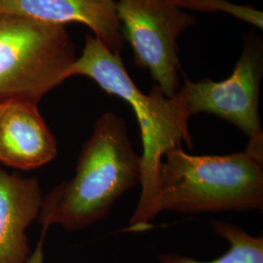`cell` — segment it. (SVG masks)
I'll list each match as a JSON object with an SVG mask.
<instances>
[{"instance_id": "6da1fadb", "label": "cell", "mask_w": 263, "mask_h": 263, "mask_svg": "<svg viewBox=\"0 0 263 263\" xmlns=\"http://www.w3.org/2000/svg\"><path fill=\"white\" fill-rule=\"evenodd\" d=\"M86 76L107 94L129 104L141 130V197L130 218L128 232H141L153 227V204L156 197L160 169L167 152L182 147L192 148L189 131L190 114L183 97L178 91L168 97L157 85L149 94L141 92L123 65L120 53L106 47L96 36H86L81 56L67 68L65 78Z\"/></svg>"}, {"instance_id": "7a4b0ae2", "label": "cell", "mask_w": 263, "mask_h": 263, "mask_svg": "<svg viewBox=\"0 0 263 263\" xmlns=\"http://www.w3.org/2000/svg\"><path fill=\"white\" fill-rule=\"evenodd\" d=\"M141 157L121 117L105 112L78 155L76 174L43 197L38 222L74 231L103 220L123 195L141 183Z\"/></svg>"}, {"instance_id": "3957f363", "label": "cell", "mask_w": 263, "mask_h": 263, "mask_svg": "<svg viewBox=\"0 0 263 263\" xmlns=\"http://www.w3.org/2000/svg\"><path fill=\"white\" fill-rule=\"evenodd\" d=\"M263 208V141L227 155H191L182 147L166 153L153 216L254 211Z\"/></svg>"}, {"instance_id": "277c9868", "label": "cell", "mask_w": 263, "mask_h": 263, "mask_svg": "<svg viewBox=\"0 0 263 263\" xmlns=\"http://www.w3.org/2000/svg\"><path fill=\"white\" fill-rule=\"evenodd\" d=\"M76 59L65 26L0 13V104H38L66 80Z\"/></svg>"}, {"instance_id": "5b68a950", "label": "cell", "mask_w": 263, "mask_h": 263, "mask_svg": "<svg viewBox=\"0 0 263 263\" xmlns=\"http://www.w3.org/2000/svg\"><path fill=\"white\" fill-rule=\"evenodd\" d=\"M117 17L135 63L149 71L168 97L179 91L178 38L196 24L176 0H117Z\"/></svg>"}, {"instance_id": "8992f818", "label": "cell", "mask_w": 263, "mask_h": 263, "mask_svg": "<svg viewBox=\"0 0 263 263\" xmlns=\"http://www.w3.org/2000/svg\"><path fill=\"white\" fill-rule=\"evenodd\" d=\"M259 46L246 44L232 74L216 82L209 77L193 82L187 78L179 87L190 116L210 113L231 123L249 141H263L259 118V87L262 77Z\"/></svg>"}, {"instance_id": "52a82bcc", "label": "cell", "mask_w": 263, "mask_h": 263, "mask_svg": "<svg viewBox=\"0 0 263 263\" xmlns=\"http://www.w3.org/2000/svg\"><path fill=\"white\" fill-rule=\"evenodd\" d=\"M0 13L57 26L84 25L115 53L125 45L115 0H0Z\"/></svg>"}, {"instance_id": "ba28073f", "label": "cell", "mask_w": 263, "mask_h": 263, "mask_svg": "<svg viewBox=\"0 0 263 263\" xmlns=\"http://www.w3.org/2000/svg\"><path fill=\"white\" fill-rule=\"evenodd\" d=\"M38 104L10 101L0 104V162L14 169H36L57 156L58 147Z\"/></svg>"}, {"instance_id": "9c48e42d", "label": "cell", "mask_w": 263, "mask_h": 263, "mask_svg": "<svg viewBox=\"0 0 263 263\" xmlns=\"http://www.w3.org/2000/svg\"><path fill=\"white\" fill-rule=\"evenodd\" d=\"M43 197L35 178L0 168V263H28L26 230L39 216Z\"/></svg>"}, {"instance_id": "30bf717a", "label": "cell", "mask_w": 263, "mask_h": 263, "mask_svg": "<svg viewBox=\"0 0 263 263\" xmlns=\"http://www.w3.org/2000/svg\"><path fill=\"white\" fill-rule=\"evenodd\" d=\"M211 226L216 234L230 245L226 254L211 261H199L180 254H160V263H263V237L247 233L230 222L213 220Z\"/></svg>"}, {"instance_id": "8fae6325", "label": "cell", "mask_w": 263, "mask_h": 263, "mask_svg": "<svg viewBox=\"0 0 263 263\" xmlns=\"http://www.w3.org/2000/svg\"><path fill=\"white\" fill-rule=\"evenodd\" d=\"M179 8L201 12H222L262 29L261 11L248 5H238L228 0H176Z\"/></svg>"}, {"instance_id": "7c38bea8", "label": "cell", "mask_w": 263, "mask_h": 263, "mask_svg": "<svg viewBox=\"0 0 263 263\" xmlns=\"http://www.w3.org/2000/svg\"><path fill=\"white\" fill-rule=\"evenodd\" d=\"M47 229H42L40 239L37 242V245H36L34 251L32 252V254H30L28 263H44L43 247H44V241H45V237L47 234Z\"/></svg>"}]
</instances>
